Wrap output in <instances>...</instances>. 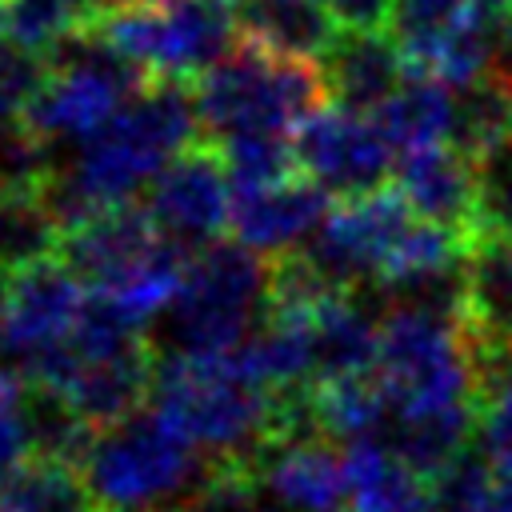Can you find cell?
<instances>
[{
    "label": "cell",
    "instance_id": "cell-8",
    "mask_svg": "<svg viewBox=\"0 0 512 512\" xmlns=\"http://www.w3.org/2000/svg\"><path fill=\"white\" fill-rule=\"evenodd\" d=\"M144 80L108 48L88 40H68L40 76V88L24 104L12 132L36 156L56 140L88 144L100 128L116 120V112L136 100Z\"/></svg>",
    "mask_w": 512,
    "mask_h": 512
},
{
    "label": "cell",
    "instance_id": "cell-31",
    "mask_svg": "<svg viewBox=\"0 0 512 512\" xmlns=\"http://www.w3.org/2000/svg\"><path fill=\"white\" fill-rule=\"evenodd\" d=\"M432 512H436V508H432Z\"/></svg>",
    "mask_w": 512,
    "mask_h": 512
},
{
    "label": "cell",
    "instance_id": "cell-3",
    "mask_svg": "<svg viewBox=\"0 0 512 512\" xmlns=\"http://www.w3.org/2000/svg\"><path fill=\"white\" fill-rule=\"evenodd\" d=\"M76 40L108 48L144 84L196 88L240 40V0H112Z\"/></svg>",
    "mask_w": 512,
    "mask_h": 512
},
{
    "label": "cell",
    "instance_id": "cell-11",
    "mask_svg": "<svg viewBox=\"0 0 512 512\" xmlns=\"http://www.w3.org/2000/svg\"><path fill=\"white\" fill-rule=\"evenodd\" d=\"M144 208L184 252H200L216 240H228L232 220V176L220 144H188L144 192Z\"/></svg>",
    "mask_w": 512,
    "mask_h": 512
},
{
    "label": "cell",
    "instance_id": "cell-23",
    "mask_svg": "<svg viewBox=\"0 0 512 512\" xmlns=\"http://www.w3.org/2000/svg\"><path fill=\"white\" fill-rule=\"evenodd\" d=\"M84 488L68 460L36 452L4 488L0 512H84Z\"/></svg>",
    "mask_w": 512,
    "mask_h": 512
},
{
    "label": "cell",
    "instance_id": "cell-27",
    "mask_svg": "<svg viewBox=\"0 0 512 512\" xmlns=\"http://www.w3.org/2000/svg\"><path fill=\"white\" fill-rule=\"evenodd\" d=\"M344 32H392L400 0H324Z\"/></svg>",
    "mask_w": 512,
    "mask_h": 512
},
{
    "label": "cell",
    "instance_id": "cell-19",
    "mask_svg": "<svg viewBox=\"0 0 512 512\" xmlns=\"http://www.w3.org/2000/svg\"><path fill=\"white\" fill-rule=\"evenodd\" d=\"M476 432H480L476 404H456V408H440V412L392 420L388 448L408 468H416L428 484H436L460 456H468V444H472Z\"/></svg>",
    "mask_w": 512,
    "mask_h": 512
},
{
    "label": "cell",
    "instance_id": "cell-1",
    "mask_svg": "<svg viewBox=\"0 0 512 512\" xmlns=\"http://www.w3.org/2000/svg\"><path fill=\"white\" fill-rule=\"evenodd\" d=\"M200 140V120L192 108V88L180 84H144L108 128L80 144L68 172H44L48 204L68 232L72 224L136 204V192Z\"/></svg>",
    "mask_w": 512,
    "mask_h": 512
},
{
    "label": "cell",
    "instance_id": "cell-18",
    "mask_svg": "<svg viewBox=\"0 0 512 512\" xmlns=\"http://www.w3.org/2000/svg\"><path fill=\"white\" fill-rule=\"evenodd\" d=\"M344 476L348 512H432V484L380 436H364L344 448Z\"/></svg>",
    "mask_w": 512,
    "mask_h": 512
},
{
    "label": "cell",
    "instance_id": "cell-26",
    "mask_svg": "<svg viewBox=\"0 0 512 512\" xmlns=\"http://www.w3.org/2000/svg\"><path fill=\"white\" fill-rule=\"evenodd\" d=\"M480 444L496 472H512V376L480 412Z\"/></svg>",
    "mask_w": 512,
    "mask_h": 512
},
{
    "label": "cell",
    "instance_id": "cell-14",
    "mask_svg": "<svg viewBox=\"0 0 512 512\" xmlns=\"http://www.w3.org/2000/svg\"><path fill=\"white\" fill-rule=\"evenodd\" d=\"M392 184L408 200L412 216L452 232L464 248L480 240V184L476 160L464 156L456 144H432L404 152L396 160Z\"/></svg>",
    "mask_w": 512,
    "mask_h": 512
},
{
    "label": "cell",
    "instance_id": "cell-4",
    "mask_svg": "<svg viewBox=\"0 0 512 512\" xmlns=\"http://www.w3.org/2000/svg\"><path fill=\"white\" fill-rule=\"evenodd\" d=\"M60 260L92 288V296L144 328L176 304L192 252L164 236L144 204H124L72 224Z\"/></svg>",
    "mask_w": 512,
    "mask_h": 512
},
{
    "label": "cell",
    "instance_id": "cell-16",
    "mask_svg": "<svg viewBox=\"0 0 512 512\" xmlns=\"http://www.w3.org/2000/svg\"><path fill=\"white\" fill-rule=\"evenodd\" d=\"M332 104L376 116L408 80L400 40L392 32H344L324 60Z\"/></svg>",
    "mask_w": 512,
    "mask_h": 512
},
{
    "label": "cell",
    "instance_id": "cell-28",
    "mask_svg": "<svg viewBox=\"0 0 512 512\" xmlns=\"http://www.w3.org/2000/svg\"><path fill=\"white\" fill-rule=\"evenodd\" d=\"M488 512H512V472H496Z\"/></svg>",
    "mask_w": 512,
    "mask_h": 512
},
{
    "label": "cell",
    "instance_id": "cell-22",
    "mask_svg": "<svg viewBox=\"0 0 512 512\" xmlns=\"http://www.w3.org/2000/svg\"><path fill=\"white\" fill-rule=\"evenodd\" d=\"M308 412H312V428L324 440H364L376 436L384 416H388V400L384 388L372 376H332V380H312L308 384Z\"/></svg>",
    "mask_w": 512,
    "mask_h": 512
},
{
    "label": "cell",
    "instance_id": "cell-2",
    "mask_svg": "<svg viewBox=\"0 0 512 512\" xmlns=\"http://www.w3.org/2000/svg\"><path fill=\"white\" fill-rule=\"evenodd\" d=\"M332 104L328 72L320 60L280 52L248 32L232 52L192 88L200 136L212 144L292 136L312 112Z\"/></svg>",
    "mask_w": 512,
    "mask_h": 512
},
{
    "label": "cell",
    "instance_id": "cell-15",
    "mask_svg": "<svg viewBox=\"0 0 512 512\" xmlns=\"http://www.w3.org/2000/svg\"><path fill=\"white\" fill-rule=\"evenodd\" d=\"M260 488H268L292 512H348L344 456L324 436H296L260 448L252 460Z\"/></svg>",
    "mask_w": 512,
    "mask_h": 512
},
{
    "label": "cell",
    "instance_id": "cell-12",
    "mask_svg": "<svg viewBox=\"0 0 512 512\" xmlns=\"http://www.w3.org/2000/svg\"><path fill=\"white\" fill-rule=\"evenodd\" d=\"M412 220L416 216L400 196V188L384 184L352 200H332L320 232L304 252L336 284H348V288L372 284L380 264L388 260V252L396 248V240L408 232Z\"/></svg>",
    "mask_w": 512,
    "mask_h": 512
},
{
    "label": "cell",
    "instance_id": "cell-21",
    "mask_svg": "<svg viewBox=\"0 0 512 512\" xmlns=\"http://www.w3.org/2000/svg\"><path fill=\"white\" fill-rule=\"evenodd\" d=\"M388 144L404 156L432 144H452L456 132V96L436 80H404V88L372 116Z\"/></svg>",
    "mask_w": 512,
    "mask_h": 512
},
{
    "label": "cell",
    "instance_id": "cell-6",
    "mask_svg": "<svg viewBox=\"0 0 512 512\" xmlns=\"http://www.w3.org/2000/svg\"><path fill=\"white\" fill-rule=\"evenodd\" d=\"M376 380L392 420L476 404L472 364L460 340V312L392 300L380 316Z\"/></svg>",
    "mask_w": 512,
    "mask_h": 512
},
{
    "label": "cell",
    "instance_id": "cell-17",
    "mask_svg": "<svg viewBox=\"0 0 512 512\" xmlns=\"http://www.w3.org/2000/svg\"><path fill=\"white\" fill-rule=\"evenodd\" d=\"M64 228L48 204L44 172H0V272L16 276L60 256Z\"/></svg>",
    "mask_w": 512,
    "mask_h": 512
},
{
    "label": "cell",
    "instance_id": "cell-5",
    "mask_svg": "<svg viewBox=\"0 0 512 512\" xmlns=\"http://www.w3.org/2000/svg\"><path fill=\"white\" fill-rule=\"evenodd\" d=\"M212 460L148 404L144 412L96 432L76 460L88 508L96 512H168L192 500Z\"/></svg>",
    "mask_w": 512,
    "mask_h": 512
},
{
    "label": "cell",
    "instance_id": "cell-25",
    "mask_svg": "<svg viewBox=\"0 0 512 512\" xmlns=\"http://www.w3.org/2000/svg\"><path fill=\"white\" fill-rule=\"evenodd\" d=\"M480 236H512V144L476 160Z\"/></svg>",
    "mask_w": 512,
    "mask_h": 512
},
{
    "label": "cell",
    "instance_id": "cell-7",
    "mask_svg": "<svg viewBox=\"0 0 512 512\" xmlns=\"http://www.w3.org/2000/svg\"><path fill=\"white\" fill-rule=\"evenodd\" d=\"M268 280H272V260L236 240H216L192 252L184 288L168 308L172 344H176L172 352H192V356L236 352L264 324Z\"/></svg>",
    "mask_w": 512,
    "mask_h": 512
},
{
    "label": "cell",
    "instance_id": "cell-20",
    "mask_svg": "<svg viewBox=\"0 0 512 512\" xmlns=\"http://www.w3.org/2000/svg\"><path fill=\"white\" fill-rule=\"evenodd\" d=\"M240 32L320 64L344 36L324 0H240Z\"/></svg>",
    "mask_w": 512,
    "mask_h": 512
},
{
    "label": "cell",
    "instance_id": "cell-10",
    "mask_svg": "<svg viewBox=\"0 0 512 512\" xmlns=\"http://www.w3.org/2000/svg\"><path fill=\"white\" fill-rule=\"evenodd\" d=\"M292 152H296V168L312 184H320L332 200L376 192L396 176V164H392L396 148L388 144L380 124L340 104L312 112L292 132Z\"/></svg>",
    "mask_w": 512,
    "mask_h": 512
},
{
    "label": "cell",
    "instance_id": "cell-29",
    "mask_svg": "<svg viewBox=\"0 0 512 512\" xmlns=\"http://www.w3.org/2000/svg\"><path fill=\"white\" fill-rule=\"evenodd\" d=\"M4 304H8V276L0 272V320H4Z\"/></svg>",
    "mask_w": 512,
    "mask_h": 512
},
{
    "label": "cell",
    "instance_id": "cell-24",
    "mask_svg": "<svg viewBox=\"0 0 512 512\" xmlns=\"http://www.w3.org/2000/svg\"><path fill=\"white\" fill-rule=\"evenodd\" d=\"M36 456L32 388L0 364V488Z\"/></svg>",
    "mask_w": 512,
    "mask_h": 512
},
{
    "label": "cell",
    "instance_id": "cell-13",
    "mask_svg": "<svg viewBox=\"0 0 512 512\" xmlns=\"http://www.w3.org/2000/svg\"><path fill=\"white\" fill-rule=\"evenodd\" d=\"M332 196L312 184L304 172L272 176V180H232V220L228 240L260 252L284 256L304 248L312 232H320Z\"/></svg>",
    "mask_w": 512,
    "mask_h": 512
},
{
    "label": "cell",
    "instance_id": "cell-30",
    "mask_svg": "<svg viewBox=\"0 0 512 512\" xmlns=\"http://www.w3.org/2000/svg\"><path fill=\"white\" fill-rule=\"evenodd\" d=\"M8 40V32H4V12H0V44Z\"/></svg>",
    "mask_w": 512,
    "mask_h": 512
},
{
    "label": "cell",
    "instance_id": "cell-9",
    "mask_svg": "<svg viewBox=\"0 0 512 512\" xmlns=\"http://www.w3.org/2000/svg\"><path fill=\"white\" fill-rule=\"evenodd\" d=\"M92 288L60 260H40L8 276V304L0 320V356L20 380L40 372L84 324Z\"/></svg>",
    "mask_w": 512,
    "mask_h": 512
}]
</instances>
